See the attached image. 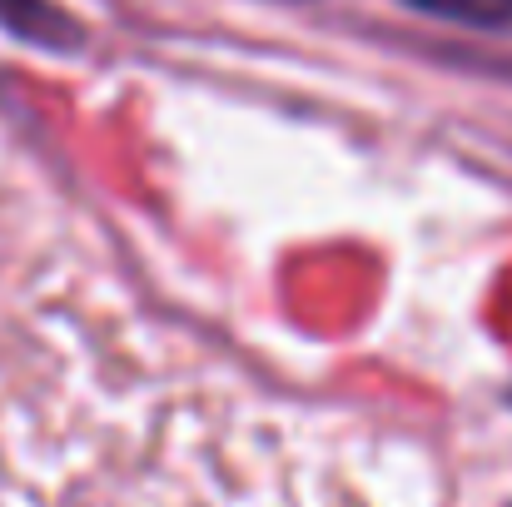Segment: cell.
Wrapping results in <instances>:
<instances>
[{
	"label": "cell",
	"instance_id": "cell-1",
	"mask_svg": "<svg viewBox=\"0 0 512 507\" xmlns=\"http://www.w3.org/2000/svg\"><path fill=\"white\" fill-rule=\"evenodd\" d=\"M0 30H10L20 45L35 50H80L85 30L75 15H65L55 0H0Z\"/></svg>",
	"mask_w": 512,
	"mask_h": 507
},
{
	"label": "cell",
	"instance_id": "cell-2",
	"mask_svg": "<svg viewBox=\"0 0 512 507\" xmlns=\"http://www.w3.org/2000/svg\"><path fill=\"white\" fill-rule=\"evenodd\" d=\"M403 5L468 30H512V0H403Z\"/></svg>",
	"mask_w": 512,
	"mask_h": 507
}]
</instances>
